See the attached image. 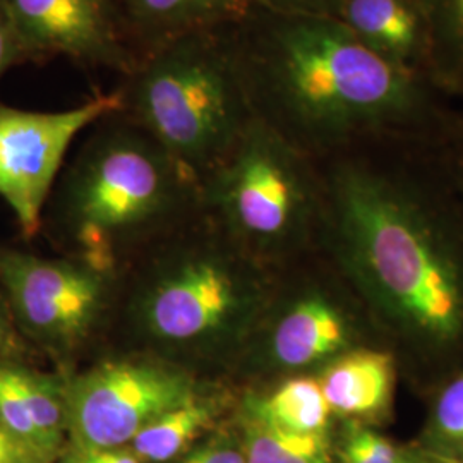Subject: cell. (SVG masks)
<instances>
[{
  "label": "cell",
  "instance_id": "cell-1",
  "mask_svg": "<svg viewBox=\"0 0 463 463\" xmlns=\"http://www.w3.org/2000/svg\"><path fill=\"white\" fill-rule=\"evenodd\" d=\"M323 215L369 311L422 359L463 350V225L430 187L364 160L335 162Z\"/></svg>",
  "mask_w": 463,
  "mask_h": 463
},
{
  "label": "cell",
  "instance_id": "cell-2",
  "mask_svg": "<svg viewBox=\"0 0 463 463\" xmlns=\"http://www.w3.org/2000/svg\"><path fill=\"white\" fill-rule=\"evenodd\" d=\"M233 43L252 114L309 158L443 122L424 76L384 61L335 17L254 7L233 24Z\"/></svg>",
  "mask_w": 463,
  "mask_h": 463
},
{
  "label": "cell",
  "instance_id": "cell-3",
  "mask_svg": "<svg viewBox=\"0 0 463 463\" xmlns=\"http://www.w3.org/2000/svg\"><path fill=\"white\" fill-rule=\"evenodd\" d=\"M233 24L183 34L151 50L120 76L116 90L118 114L198 184L227 158L254 118Z\"/></svg>",
  "mask_w": 463,
  "mask_h": 463
},
{
  "label": "cell",
  "instance_id": "cell-4",
  "mask_svg": "<svg viewBox=\"0 0 463 463\" xmlns=\"http://www.w3.org/2000/svg\"><path fill=\"white\" fill-rule=\"evenodd\" d=\"M67 172L59 206L86 246H109L201 201L199 184L118 110L97 122Z\"/></svg>",
  "mask_w": 463,
  "mask_h": 463
},
{
  "label": "cell",
  "instance_id": "cell-5",
  "mask_svg": "<svg viewBox=\"0 0 463 463\" xmlns=\"http://www.w3.org/2000/svg\"><path fill=\"white\" fill-rule=\"evenodd\" d=\"M201 203L254 246H283L323 213L311 158L252 118L227 158L199 183Z\"/></svg>",
  "mask_w": 463,
  "mask_h": 463
},
{
  "label": "cell",
  "instance_id": "cell-6",
  "mask_svg": "<svg viewBox=\"0 0 463 463\" xmlns=\"http://www.w3.org/2000/svg\"><path fill=\"white\" fill-rule=\"evenodd\" d=\"M194 397L193 380L155 363H107L64 388L66 422L83 451L124 447Z\"/></svg>",
  "mask_w": 463,
  "mask_h": 463
},
{
  "label": "cell",
  "instance_id": "cell-7",
  "mask_svg": "<svg viewBox=\"0 0 463 463\" xmlns=\"http://www.w3.org/2000/svg\"><path fill=\"white\" fill-rule=\"evenodd\" d=\"M120 109L116 91L62 112H32L0 105V198L26 237L34 235L72 141Z\"/></svg>",
  "mask_w": 463,
  "mask_h": 463
},
{
  "label": "cell",
  "instance_id": "cell-8",
  "mask_svg": "<svg viewBox=\"0 0 463 463\" xmlns=\"http://www.w3.org/2000/svg\"><path fill=\"white\" fill-rule=\"evenodd\" d=\"M254 306V288L231 266L213 258H193L151 287L143 317L160 342L189 347L241 328Z\"/></svg>",
  "mask_w": 463,
  "mask_h": 463
},
{
  "label": "cell",
  "instance_id": "cell-9",
  "mask_svg": "<svg viewBox=\"0 0 463 463\" xmlns=\"http://www.w3.org/2000/svg\"><path fill=\"white\" fill-rule=\"evenodd\" d=\"M30 62L62 55L118 76L137 64L116 0H5Z\"/></svg>",
  "mask_w": 463,
  "mask_h": 463
},
{
  "label": "cell",
  "instance_id": "cell-10",
  "mask_svg": "<svg viewBox=\"0 0 463 463\" xmlns=\"http://www.w3.org/2000/svg\"><path fill=\"white\" fill-rule=\"evenodd\" d=\"M0 280L24 330L49 345L76 344L99 315L103 287L90 268L0 252Z\"/></svg>",
  "mask_w": 463,
  "mask_h": 463
},
{
  "label": "cell",
  "instance_id": "cell-11",
  "mask_svg": "<svg viewBox=\"0 0 463 463\" xmlns=\"http://www.w3.org/2000/svg\"><path fill=\"white\" fill-rule=\"evenodd\" d=\"M355 338L352 317L330 298L311 292L296 298L273 323L266 352L283 371L325 365L347 352Z\"/></svg>",
  "mask_w": 463,
  "mask_h": 463
},
{
  "label": "cell",
  "instance_id": "cell-12",
  "mask_svg": "<svg viewBox=\"0 0 463 463\" xmlns=\"http://www.w3.org/2000/svg\"><path fill=\"white\" fill-rule=\"evenodd\" d=\"M335 19L384 61L426 78L430 32L415 0H340Z\"/></svg>",
  "mask_w": 463,
  "mask_h": 463
},
{
  "label": "cell",
  "instance_id": "cell-13",
  "mask_svg": "<svg viewBox=\"0 0 463 463\" xmlns=\"http://www.w3.org/2000/svg\"><path fill=\"white\" fill-rule=\"evenodd\" d=\"M116 5L137 61L177 36L233 24L254 9L252 0H116Z\"/></svg>",
  "mask_w": 463,
  "mask_h": 463
},
{
  "label": "cell",
  "instance_id": "cell-14",
  "mask_svg": "<svg viewBox=\"0 0 463 463\" xmlns=\"http://www.w3.org/2000/svg\"><path fill=\"white\" fill-rule=\"evenodd\" d=\"M317 381L331 414L380 420L393 405L397 361L386 350L354 347L323 365Z\"/></svg>",
  "mask_w": 463,
  "mask_h": 463
},
{
  "label": "cell",
  "instance_id": "cell-15",
  "mask_svg": "<svg viewBox=\"0 0 463 463\" xmlns=\"http://www.w3.org/2000/svg\"><path fill=\"white\" fill-rule=\"evenodd\" d=\"M428 23L426 78L447 97L463 99V0H415Z\"/></svg>",
  "mask_w": 463,
  "mask_h": 463
},
{
  "label": "cell",
  "instance_id": "cell-16",
  "mask_svg": "<svg viewBox=\"0 0 463 463\" xmlns=\"http://www.w3.org/2000/svg\"><path fill=\"white\" fill-rule=\"evenodd\" d=\"M248 411L266 424L294 434H326L331 417L319 381L311 376L288 378L268 397L250 398Z\"/></svg>",
  "mask_w": 463,
  "mask_h": 463
},
{
  "label": "cell",
  "instance_id": "cell-17",
  "mask_svg": "<svg viewBox=\"0 0 463 463\" xmlns=\"http://www.w3.org/2000/svg\"><path fill=\"white\" fill-rule=\"evenodd\" d=\"M242 451L246 463H330L326 434H294L246 411Z\"/></svg>",
  "mask_w": 463,
  "mask_h": 463
},
{
  "label": "cell",
  "instance_id": "cell-18",
  "mask_svg": "<svg viewBox=\"0 0 463 463\" xmlns=\"http://www.w3.org/2000/svg\"><path fill=\"white\" fill-rule=\"evenodd\" d=\"M212 409L193 398L153 420L133 439L134 455L146 462H168L210 426Z\"/></svg>",
  "mask_w": 463,
  "mask_h": 463
},
{
  "label": "cell",
  "instance_id": "cell-19",
  "mask_svg": "<svg viewBox=\"0 0 463 463\" xmlns=\"http://www.w3.org/2000/svg\"><path fill=\"white\" fill-rule=\"evenodd\" d=\"M19 383L40 438L42 451L47 453L57 445L62 424L66 422L64 388L49 376L23 367H19Z\"/></svg>",
  "mask_w": 463,
  "mask_h": 463
},
{
  "label": "cell",
  "instance_id": "cell-20",
  "mask_svg": "<svg viewBox=\"0 0 463 463\" xmlns=\"http://www.w3.org/2000/svg\"><path fill=\"white\" fill-rule=\"evenodd\" d=\"M430 453L451 460L463 458V371L439 390L430 409Z\"/></svg>",
  "mask_w": 463,
  "mask_h": 463
},
{
  "label": "cell",
  "instance_id": "cell-21",
  "mask_svg": "<svg viewBox=\"0 0 463 463\" xmlns=\"http://www.w3.org/2000/svg\"><path fill=\"white\" fill-rule=\"evenodd\" d=\"M0 422L32 451H42L28 403L19 383V367L0 364Z\"/></svg>",
  "mask_w": 463,
  "mask_h": 463
},
{
  "label": "cell",
  "instance_id": "cell-22",
  "mask_svg": "<svg viewBox=\"0 0 463 463\" xmlns=\"http://www.w3.org/2000/svg\"><path fill=\"white\" fill-rule=\"evenodd\" d=\"M340 457L342 463H403V453L376 430H367L359 422L348 430Z\"/></svg>",
  "mask_w": 463,
  "mask_h": 463
},
{
  "label": "cell",
  "instance_id": "cell-23",
  "mask_svg": "<svg viewBox=\"0 0 463 463\" xmlns=\"http://www.w3.org/2000/svg\"><path fill=\"white\" fill-rule=\"evenodd\" d=\"M254 7L287 16L335 17L340 0H252Z\"/></svg>",
  "mask_w": 463,
  "mask_h": 463
},
{
  "label": "cell",
  "instance_id": "cell-24",
  "mask_svg": "<svg viewBox=\"0 0 463 463\" xmlns=\"http://www.w3.org/2000/svg\"><path fill=\"white\" fill-rule=\"evenodd\" d=\"M24 62L30 61L17 36L13 19L9 16L5 0H0V80L11 67Z\"/></svg>",
  "mask_w": 463,
  "mask_h": 463
},
{
  "label": "cell",
  "instance_id": "cell-25",
  "mask_svg": "<svg viewBox=\"0 0 463 463\" xmlns=\"http://www.w3.org/2000/svg\"><path fill=\"white\" fill-rule=\"evenodd\" d=\"M181 463H246L242 447H233L227 441H218L198 448Z\"/></svg>",
  "mask_w": 463,
  "mask_h": 463
},
{
  "label": "cell",
  "instance_id": "cell-26",
  "mask_svg": "<svg viewBox=\"0 0 463 463\" xmlns=\"http://www.w3.org/2000/svg\"><path fill=\"white\" fill-rule=\"evenodd\" d=\"M448 170L453 179V184L460 191L463 196V120L457 124V129L453 133L451 151L448 156Z\"/></svg>",
  "mask_w": 463,
  "mask_h": 463
},
{
  "label": "cell",
  "instance_id": "cell-27",
  "mask_svg": "<svg viewBox=\"0 0 463 463\" xmlns=\"http://www.w3.org/2000/svg\"><path fill=\"white\" fill-rule=\"evenodd\" d=\"M28 451H32V449L24 447L0 422V463H24Z\"/></svg>",
  "mask_w": 463,
  "mask_h": 463
},
{
  "label": "cell",
  "instance_id": "cell-28",
  "mask_svg": "<svg viewBox=\"0 0 463 463\" xmlns=\"http://www.w3.org/2000/svg\"><path fill=\"white\" fill-rule=\"evenodd\" d=\"M99 463H141L131 449L110 448V449H88Z\"/></svg>",
  "mask_w": 463,
  "mask_h": 463
},
{
  "label": "cell",
  "instance_id": "cell-29",
  "mask_svg": "<svg viewBox=\"0 0 463 463\" xmlns=\"http://www.w3.org/2000/svg\"><path fill=\"white\" fill-rule=\"evenodd\" d=\"M403 463H458L436 453H403Z\"/></svg>",
  "mask_w": 463,
  "mask_h": 463
},
{
  "label": "cell",
  "instance_id": "cell-30",
  "mask_svg": "<svg viewBox=\"0 0 463 463\" xmlns=\"http://www.w3.org/2000/svg\"><path fill=\"white\" fill-rule=\"evenodd\" d=\"M4 344H5V326H4V321L0 317V350L4 347Z\"/></svg>",
  "mask_w": 463,
  "mask_h": 463
},
{
  "label": "cell",
  "instance_id": "cell-31",
  "mask_svg": "<svg viewBox=\"0 0 463 463\" xmlns=\"http://www.w3.org/2000/svg\"><path fill=\"white\" fill-rule=\"evenodd\" d=\"M81 463H99L90 451H84V457L83 460H81Z\"/></svg>",
  "mask_w": 463,
  "mask_h": 463
}]
</instances>
